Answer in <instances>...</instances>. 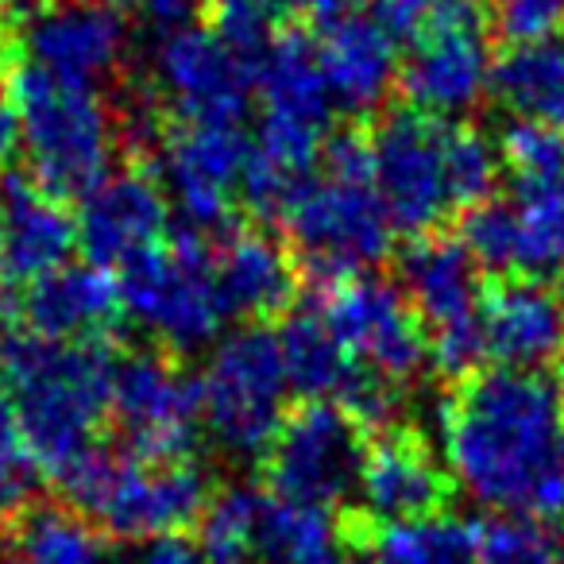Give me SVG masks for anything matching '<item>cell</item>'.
I'll list each match as a JSON object with an SVG mask.
<instances>
[{"label":"cell","mask_w":564,"mask_h":564,"mask_svg":"<svg viewBox=\"0 0 564 564\" xmlns=\"http://www.w3.org/2000/svg\"><path fill=\"white\" fill-rule=\"evenodd\" d=\"M453 479L495 514L564 525V394L545 371L487 368L445 402Z\"/></svg>","instance_id":"obj_1"},{"label":"cell","mask_w":564,"mask_h":564,"mask_svg":"<svg viewBox=\"0 0 564 564\" xmlns=\"http://www.w3.org/2000/svg\"><path fill=\"white\" fill-rule=\"evenodd\" d=\"M117 348L109 340H47L0 329V387L9 391L35 471L58 484L101 448Z\"/></svg>","instance_id":"obj_2"},{"label":"cell","mask_w":564,"mask_h":564,"mask_svg":"<svg viewBox=\"0 0 564 564\" xmlns=\"http://www.w3.org/2000/svg\"><path fill=\"white\" fill-rule=\"evenodd\" d=\"M282 225L299 274L314 286L371 274L391 256V217L376 189L371 135L364 128L329 135L322 174L306 182Z\"/></svg>","instance_id":"obj_3"},{"label":"cell","mask_w":564,"mask_h":564,"mask_svg":"<svg viewBox=\"0 0 564 564\" xmlns=\"http://www.w3.org/2000/svg\"><path fill=\"white\" fill-rule=\"evenodd\" d=\"M4 97L17 109L24 171L43 194L63 205L82 202L109 178L120 124L101 94L63 86L17 55Z\"/></svg>","instance_id":"obj_4"},{"label":"cell","mask_w":564,"mask_h":564,"mask_svg":"<svg viewBox=\"0 0 564 564\" xmlns=\"http://www.w3.org/2000/svg\"><path fill=\"white\" fill-rule=\"evenodd\" d=\"M55 487L66 507L117 541L182 538L202 525L213 502L209 476L197 460L143 464L105 445Z\"/></svg>","instance_id":"obj_5"},{"label":"cell","mask_w":564,"mask_h":564,"mask_svg":"<svg viewBox=\"0 0 564 564\" xmlns=\"http://www.w3.org/2000/svg\"><path fill=\"white\" fill-rule=\"evenodd\" d=\"M202 422L209 441L232 460H259L286 422L291 379L282 364L279 333L267 325H240L209 352L202 379Z\"/></svg>","instance_id":"obj_6"},{"label":"cell","mask_w":564,"mask_h":564,"mask_svg":"<svg viewBox=\"0 0 564 564\" xmlns=\"http://www.w3.org/2000/svg\"><path fill=\"white\" fill-rule=\"evenodd\" d=\"M120 314L155 340L159 352L194 356L217 345L225 306L213 282V240L178 228L171 243L128 263L117 279Z\"/></svg>","instance_id":"obj_7"},{"label":"cell","mask_w":564,"mask_h":564,"mask_svg":"<svg viewBox=\"0 0 564 564\" xmlns=\"http://www.w3.org/2000/svg\"><path fill=\"white\" fill-rule=\"evenodd\" d=\"M402 294L430 337V360L453 383L476 376L487 360L484 271L456 236L430 232L406 243L399 259Z\"/></svg>","instance_id":"obj_8"},{"label":"cell","mask_w":564,"mask_h":564,"mask_svg":"<svg viewBox=\"0 0 564 564\" xmlns=\"http://www.w3.org/2000/svg\"><path fill=\"white\" fill-rule=\"evenodd\" d=\"M491 17L484 0H437L402 58L399 89L425 117H468L491 89Z\"/></svg>","instance_id":"obj_9"},{"label":"cell","mask_w":564,"mask_h":564,"mask_svg":"<svg viewBox=\"0 0 564 564\" xmlns=\"http://www.w3.org/2000/svg\"><path fill=\"white\" fill-rule=\"evenodd\" d=\"M251 74L263 101L256 148L291 171L314 174L337 117V101L317 58V40L302 28H282Z\"/></svg>","instance_id":"obj_10"},{"label":"cell","mask_w":564,"mask_h":564,"mask_svg":"<svg viewBox=\"0 0 564 564\" xmlns=\"http://www.w3.org/2000/svg\"><path fill=\"white\" fill-rule=\"evenodd\" d=\"M109 417L124 456L143 464H186L197 453L202 387L159 348L124 352L117 360Z\"/></svg>","instance_id":"obj_11"},{"label":"cell","mask_w":564,"mask_h":564,"mask_svg":"<svg viewBox=\"0 0 564 564\" xmlns=\"http://www.w3.org/2000/svg\"><path fill=\"white\" fill-rule=\"evenodd\" d=\"M368 430L337 402H302L263 456L267 491L306 507H337L360 487Z\"/></svg>","instance_id":"obj_12"},{"label":"cell","mask_w":564,"mask_h":564,"mask_svg":"<svg viewBox=\"0 0 564 564\" xmlns=\"http://www.w3.org/2000/svg\"><path fill=\"white\" fill-rule=\"evenodd\" d=\"M310 306L322 314L345 352L387 383L410 387L430 364V337L402 286H394L391 279L356 274L333 286H317Z\"/></svg>","instance_id":"obj_13"},{"label":"cell","mask_w":564,"mask_h":564,"mask_svg":"<svg viewBox=\"0 0 564 564\" xmlns=\"http://www.w3.org/2000/svg\"><path fill=\"white\" fill-rule=\"evenodd\" d=\"M453 120L425 117V112L391 109L371 128V159H376V189L391 228L430 236L441 232L453 209L445 166V135Z\"/></svg>","instance_id":"obj_14"},{"label":"cell","mask_w":564,"mask_h":564,"mask_svg":"<svg viewBox=\"0 0 564 564\" xmlns=\"http://www.w3.org/2000/svg\"><path fill=\"white\" fill-rule=\"evenodd\" d=\"M148 86L159 109L174 112V124L240 128L251 112L256 74L217 32L194 24L163 35Z\"/></svg>","instance_id":"obj_15"},{"label":"cell","mask_w":564,"mask_h":564,"mask_svg":"<svg viewBox=\"0 0 564 564\" xmlns=\"http://www.w3.org/2000/svg\"><path fill=\"white\" fill-rule=\"evenodd\" d=\"M251 143L240 128H194L166 124L163 143L148 171L178 205L182 228L220 240L232 228V202L240 194V171Z\"/></svg>","instance_id":"obj_16"},{"label":"cell","mask_w":564,"mask_h":564,"mask_svg":"<svg viewBox=\"0 0 564 564\" xmlns=\"http://www.w3.org/2000/svg\"><path fill=\"white\" fill-rule=\"evenodd\" d=\"M128 17L97 0H55L20 28L17 55L55 82L105 94L128 63Z\"/></svg>","instance_id":"obj_17"},{"label":"cell","mask_w":564,"mask_h":564,"mask_svg":"<svg viewBox=\"0 0 564 564\" xmlns=\"http://www.w3.org/2000/svg\"><path fill=\"white\" fill-rule=\"evenodd\" d=\"M364 514L371 522H422L448 514L456 479L433 456L417 425H391L371 433L368 460L360 471Z\"/></svg>","instance_id":"obj_18"},{"label":"cell","mask_w":564,"mask_h":564,"mask_svg":"<svg viewBox=\"0 0 564 564\" xmlns=\"http://www.w3.org/2000/svg\"><path fill=\"white\" fill-rule=\"evenodd\" d=\"M78 248L97 271H124L148 251L163 248L166 194L148 166L117 171L82 197Z\"/></svg>","instance_id":"obj_19"},{"label":"cell","mask_w":564,"mask_h":564,"mask_svg":"<svg viewBox=\"0 0 564 564\" xmlns=\"http://www.w3.org/2000/svg\"><path fill=\"white\" fill-rule=\"evenodd\" d=\"M78 220L63 202L43 194L24 166L0 171V282L17 291L70 263Z\"/></svg>","instance_id":"obj_20"},{"label":"cell","mask_w":564,"mask_h":564,"mask_svg":"<svg viewBox=\"0 0 564 564\" xmlns=\"http://www.w3.org/2000/svg\"><path fill=\"white\" fill-rule=\"evenodd\" d=\"M299 263L267 228H228L213 243V282L225 317L243 325H267L291 314L299 294Z\"/></svg>","instance_id":"obj_21"},{"label":"cell","mask_w":564,"mask_h":564,"mask_svg":"<svg viewBox=\"0 0 564 564\" xmlns=\"http://www.w3.org/2000/svg\"><path fill=\"white\" fill-rule=\"evenodd\" d=\"M484 337L499 368L541 371L564 360V294L538 279H499L484 291Z\"/></svg>","instance_id":"obj_22"},{"label":"cell","mask_w":564,"mask_h":564,"mask_svg":"<svg viewBox=\"0 0 564 564\" xmlns=\"http://www.w3.org/2000/svg\"><path fill=\"white\" fill-rule=\"evenodd\" d=\"M317 58H322L325 82L348 117L379 112L399 86V43L368 17V12H345L317 35Z\"/></svg>","instance_id":"obj_23"},{"label":"cell","mask_w":564,"mask_h":564,"mask_svg":"<svg viewBox=\"0 0 564 564\" xmlns=\"http://www.w3.org/2000/svg\"><path fill=\"white\" fill-rule=\"evenodd\" d=\"M120 317L117 279L89 263H66L20 291V329L47 340H109Z\"/></svg>","instance_id":"obj_24"},{"label":"cell","mask_w":564,"mask_h":564,"mask_svg":"<svg viewBox=\"0 0 564 564\" xmlns=\"http://www.w3.org/2000/svg\"><path fill=\"white\" fill-rule=\"evenodd\" d=\"M340 541L364 564H476V522L441 514L422 522H371L345 507L337 518Z\"/></svg>","instance_id":"obj_25"},{"label":"cell","mask_w":564,"mask_h":564,"mask_svg":"<svg viewBox=\"0 0 564 564\" xmlns=\"http://www.w3.org/2000/svg\"><path fill=\"white\" fill-rule=\"evenodd\" d=\"M259 564H345L340 530L322 507L279 499L263 487L256 518Z\"/></svg>","instance_id":"obj_26"},{"label":"cell","mask_w":564,"mask_h":564,"mask_svg":"<svg viewBox=\"0 0 564 564\" xmlns=\"http://www.w3.org/2000/svg\"><path fill=\"white\" fill-rule=\"evenodd\" d=\"M491 89L514 117L564 135V35L507 51L495 63Z\"/></svg>","instance_id":"obj_27"},{"label":"cell","mask_w":564,"mask_h":564,"mask_svg":"<svg viewBox=\"0 0 564 564\" xmlns=\"http://www.w3.org/2000/svg\"><path fill=\"white\" fill-rule=\"evenodd\" d=\"M4 538L28 564H112L109 538L66 502L32 499Z\"/></svg>","instance_id":"obj_28"},{"label":"cell","mask_w":564,"mask_h":564,"mask_svg":"<svg viewBox=\"0 0 564 564\" xmlns=\"http://www.w3.org/2000/svg\"><path fill=\"white\" fill-rule=\"evenodd\" d=\"M514 209V274L510 279H553L564 271V174L510 186Z\"/></svg>","instance_id":"obj_29"},{"label":"cell","mask_w":564,"mask_h":564,"mask_svg":"<svg viewBox=\"0 0 564 564\" xmlns=\"http://www.w3.org/2000/svg\"><path fill=\"white\" fill-rule=\"evenodd\" d=\"M263 487L236 484L213 495L202 518V564H259L256 556V518Z\"/></svg>","instance_id":"obj_30"},{"label":"cell","mask_w":564,"mask_h":564,"mask_svg":"<svg viewBox=\"0 0 564 564\" xmlns=\"http://www.w3.org/2000/svg\"><path fill=\"white\" fill-rule=\"evenodd\" d=\"M445 166H448V194L453 209L468 213L476 205L491 202L502 178V155L499 143L487 140L471 124H448L445 135Z\"/></svg>","instance_id":"obj_31"},{"label":"cell","mask_w":564,"mask_h":564,"mask_svg":"<svg viewBox=\"0 0 564 564\" xmlns=\"http://www.w3.org/2000/svg\"><path fill=\"white\" fill-rule=\"evenodd\" d=\"M476 564H564V545L533 518L491 514L476 522Z\"/></svg>","instance_id":"obj_32"},{"label":"cell","mask_w":564,"mask_h":564,"mask_svg":"<svg viewBox=\"0 0 564 564\" xmlns=\"http://www.w3.org/2000/svg\"><path fill=\"white\" fill-rule=\"evenodd\" d=\"M502 171L514 174V182H541L564 174V135L538 120H510L499 135Z\"/></svg>","instance_id":"obj_33"},{"label":"cell","mask_w":564,"mask_h":564,"mask_svg":"<svg viewBox=\"0 0 564 564\" xmlns=\"http://www.w3.org/2000/svg\"><path fill=\"white\" fill-rule=\"evenodd\" d=\"M35 464L28 456L24 433H20L17 410L9 391L0 387V533L20 518V510L32 502Z\"/></svg>","instance_id":"obj_34"},{"label":"cell","mask_w":564,"mask_h":564,"mask_svg":"<svg viewBox=\"0 0 564 564\" xmlns=\"http://www.w3.org/2000/svg\"><path fill=\"white\" fill-rule=\"evenodd\" d=\"M487 17L510 51L564 35V0H491Z\"/></svg>","instance_id":"obj_35"},{"label":"cell","mask_w":564,"mask_h":564,"mask_svg":"<svg viewBox=\"0 0 564 564\" xmlns=\"http://www.w3.org/2000/svg\"><path fill=\"white\" fill-rule=\"evenodd\" d=\"M97 4H109V9L124 12V17L143 20V24L163 35L194 28L197 17H205V9H209V0H97Z\"/></svg>","instance_id":"obj_36"},{"label":"cell","mask_w":564,"mask_h":564,"mask_svg":"<svg viewBox=\"0 0 564 564\" xmlns=\"http://www.w3.org/2000/svg\"><path fill=\"white\" fill-rule=\"evenodd\" d=\"M368 4H371L368 17L376 20L394 43H410L422 32V24L430 20L437 0H368Z\"/></svg>","instance_id":"obj_37"},{"label":"cell","mask_w":564,"mask_h":564,"mask_svg":"<svg viewBox=\"0 0 564 564\" xmlns=\"http://www.w3.org/2000/svg\"><path fill=\"white\" fill-rule=\"evenodd\" d=\"M128 564H202V553L186 538H159L148 541Z\"/></svg>","instance_id":"obj_38"},{"label":"cell","mask_w":564,"mask_h":564,"mask_svg":"<svg viewBox=\"0 0 564 564\" xmlns=\"http://www.w3.org/2000/svg\"><path fill=\"white\" fill-rule=\"evenodd\" d=\"M348 0H282V12L286 17H302V20H317V24H333L337 17H345Z\"/></svg>","instance_id":"obj_39"},{"label":"cell","mask_w":564,"mask_h":564,"mask_svg":"<svg viewBox=\"0 0 564 564\" xmlns=\"http://www.w3.org/2000/svg\"><path fill=\"white\" fill-rule=\"evenodd\" d=\"M20 151V124L17 109L9 105V97L0 94V166H12V155Z\"/></svg>","instance_id":"obj_40"},{"label":"cell","mask_w":564,"mask_h":564,"mask_svg":"<svg viewBox=\"0 0 564 564\" xmlns=\"http://www.w3.org/2000/svg\"><path fill=\"white\" fill-rule=\"evenodd\" d=\"M47 4H55V0H0V12H4V20L12 24V32H20V28L40 17Z\"/></svg>","instance_id":"obj_41"},{"label":"cell","mask_w":564,"mask_h":564,"mask_svg":"<svg viewBox=\"0 0 564 564\" xmlns=\"http://www.w3.org/2000/svg\"><path fill=\"white\" fill-rule=\"evenodd\" d=\"M12 66H17V43H12V24L4 20V12H0V94L9 86Z\"/></svg>","instance_id":"obj_42"},{"label":"cell","mask_w":564,"mask_h":564,"mask_svg":"<svg viewBox=\"0 0 564 564\" xmlns=\"http://www.w3.org/2000/svg\"><path fill=\"white\" fill-rule=\"evenodd\" d=\"M0 564H28V561H24V556H17V553H4V556H0Z\"/></svg>","instance_id":"obj_43"},{"label":"cell","mask_w":564,"mask_h":564,"mask_svg":"<svg viewBox=\"0 0 564 564\" xmlns=\"http://www.w3.org/2000/svg\"><path fill=\"white\" fill-rule=\"evenodd\" d=\"M561 394H564V360H561Z\"/></svg>","instance_id":"obj_44"},{"label":"cell","mask_w":564,"mask_h":564,"mask_svg":"<svg viewBox=\"0 0 564 564\" xmlns=\"http://www.w3.org/2000/svg\"><path fill=\"white\" fill-rule=\"evenodd\" d=\"M345 564H352V561H345Z\"/></svg>","instance_id":"obj_45"}]
</instances>
